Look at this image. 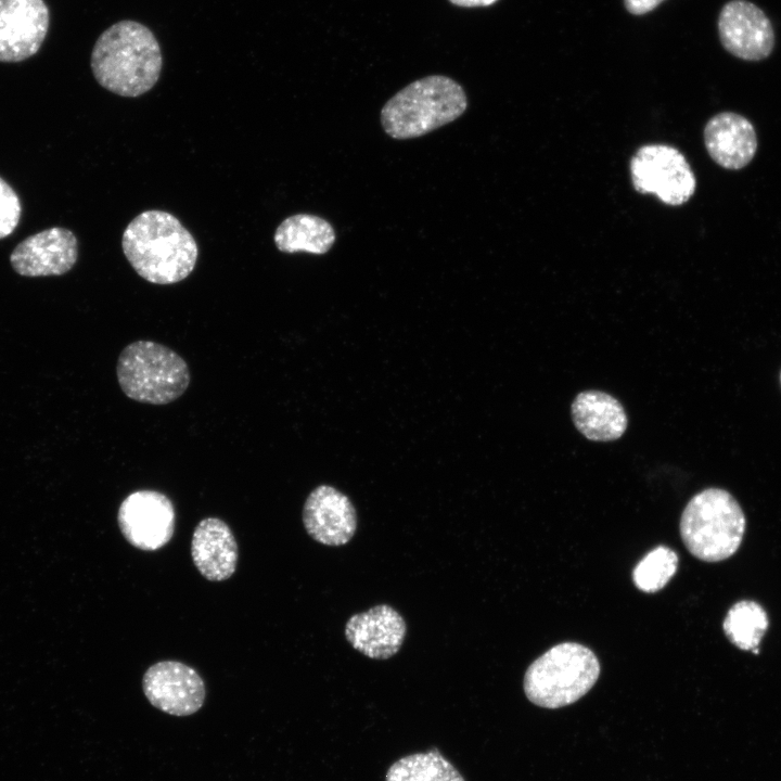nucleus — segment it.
Masks as SVG:
<instances>
[{
    "label": "nucleus",
    "instance_id": "1",
    "mask_svg": "<svg viewBox=\"0 0 781 781\" xmlns=\"http://www.w3.org/2000/svg\"><path fill=\"white\" fill-rule=\"evenodd\" d=\"M121 247L141 278L161 285L184 280L199 257L191 232L176 216L158 209L144 210L128 223Z\"/></svg>",
    "mask_w": 781,
    "mask_h": 781
},
{
    "label": "nucleus",
    "instance_id": "23",
    "mask_svg": "<svg viewBox=\"0 0 781 781\" xmlns=\"http://www.w3.org/2000/svg\"><path fill=\"white\" fill-rule=\"evenodd\" d=\"M626 9L636 15L644 14L655 9L664 0H624Z\"/></svg>",
    "mask_w": 781,
    "mask_h": 781
},
{
    "label": "nucleus",
    "instance_id": "13",
    "mask_svg": "<svg viewBox=\"0 0 781 781\" xmlns=\"http://www.w3.org/2000/svg\"><path fill=\"white\" fill-rule=\"evenodd\" d=\"M303 524L307 534L317 542L344 546L357 530V513L350 499L331 485L317 486L306 498Z\"/></svg>",
    "mask_w": 781,
    "mask_h": 781
},
{
    "label": "nucleus",
    "instance_id": "6",
    "mask_svg": "<svg viewBox=\"0 0 781 781\" xmlns=\"http://www.w3.org/2000/svg\"><path fill=\"white\" fill-rule=\"evenodd\" d=\"M116 374L123 393L150 405H166L184 394L190 371L171 348L152 341H136L120 353Z\"/></svg>",
    "mask_w": 781,
    "mask_h": 781
},
{
    "label": "nucleus",
    "instance_id": "19",
    "mask_svg": "<svg viewBox=\"0 0 781 781\" xmlns=\"http://www.w3.org/2000/svg\"><path fill=\"white\" fill-rule=\"evenodd\" d=\"M386 781H465L436 748L404 756L388 768Z\"/></svg>",
    "mask_w": 781,
    "mask_h": 781
},
{
    "label": "nucleus",
    "instance_id": "14",
    "mask_svg": "<svg viewBox=\"0 0 781 781\" xmlns=\"http://www.w3.org/2000/svg\"><path fill=\"white\" fill-rule=\"evenodd\" d=\"M345 638L358 652L372 660L397 654L407 635L402 615L388 604H377L354 614L345 625Z\"/></svg>",
    "mask_w": 781,
    "mask_h": 781
},
{
    "label": "nucleus",
    "instance_id": "7",
    "mask_svg": "<svg viewBox=\"0 0 781 781\" xmlns=\"http://www.w3.org/2000/svg\"><path fill=\"white\" fill-rule=\"evenodd\" d=\"M635 190L670 206L684 204L695 191V177L684 155L667 144L641 146L630 162Z\"/></svg>",
    "mask_w": 781,
    "mask_h": 781
},
{
    "label": "nucleus",
    "instance_id": "17",
    "mask_svg": "<svg viewBox=\"0 0 781 781\" xmlns=\"http://www.w3.org/2000/svg\"><path fill=\"white\" fill-rule=\"evenodd\" d=\"M571 410L576 428L589 440H616L626 432L628 419L625 409L607 393L596 389L580 392Z\"/></svg>",
    "mask_w": 781,
    "mask_h": 781
},
{
    "label": "nucleus",
    "instance_id": "8",
    "mask_svg": "<svg viewBox=\"0 0 781 781\" xmlns=\"http://www.w3.org/2000/svg\"><path fill=\"white\" fill-rule=\"evenodd\" d=\"M175 508L163 492L141 489L120 503L117 522L124 538L135 548L156 551L165 547L175 532Z\"/></svg>",
    "mask_w": 781,
    "mask_h": 781
},
{
    "label": "nucleus",
    "instance_id": "2",
    "mask_svg": "<svg viewBox=\"0 0 781 781\" xmlns=\"http://www.w3.org/2000/svg\"><path fill=\"white\" fill-rule=\"evenodd\" d=\"M91 71L104 89L128 98L150 91L157 82L163 56L153 31L130 20L104 30L91 53Z\"/></svg>",
    "mask_w": 781,
    "mask_h": 781
},
{
    "label": "nucleus",
    "instance_id": "4",
    "mask_svg": "<svg viewBox=\"0 0 781 781\" xmlns=\"http://www.w3.org/2000/svg\"><path fill=\"white\" fill-rule=\"evenodd\" d=\"M679 527L681 539L692 555L705 562H719L739 549L745 516L728 491L706 488L690 499Z\"/></svg>",
    "mask_w": 781,
    "mask_h": 781
},
{
    "label": "nucleus",
    "instance_id": "22",
    "mask_svg": "<svg viewBox=\"0 0 781 781\" xmlns=\"http://www.w3.org/2000/svg\"><path fill=\"white\" fill-rule=\"evenodd\" d=\"M21 212L16 192L0 177V239L9 236L16 229Z\"/></svg>",
    "mask_w": 781,
    "mask_h": 781
},
{
    "label": "nucleus",
    "instance_id": "15",
    "mask_svg": "<svg viewBox=\"0 0 781 781\" xmlns=\"http://www.w3.org/2000/svg\"><path fill=\"white\" fill-rule=\"evenodd\" d=\"M191 556L200 574L209 581L229 579L236 569L239 549L230 526L218 517H205L194 528Z\"/></svg>",
    "mask_w": 781,
    "mask_h": 781
},
{
    "label": "nucleus",
    "instance_id": "10",
    "mask_svg": "<svg viewBox=\"0 0 781 781\" xmlns=\"http://www.w3.org/2000/svg\"><path fill=\"white\" fill-rule=\"evenodd\" d=\"M49 21L43 0H0V62H21L36 54Z\"/></svg>",
    "mask_w": 781,
    "mask_h": 781
},
{
    "label": "nucleus",
    "instance_id": "20",
    "mask_svg": "<svg viewBox=\"0 0 781 781\" xmlns=\"http://www.w3.org/2000/svg\"><path fill=\"white\" fill-rule=\"evenodd\" d=\"M767 627L765 610L758 603L745 600L731 606L722 625L728 639L744 651L758 646Z\"/></svg>",
    "mask_w": 781,
    "mask_h": 781
},
{
    "label": "nucleus",
    "instance_id": "11",
    "mask_svg": "<svg viewBox=\"0 0 781 781\" xmlns=\"http://www.w3.org/2000/svg\"><path fill=\"white\" fill-rule=\"evenodd\" d=\"M718 30L725 49L742 60L759 61L772 51V25L767 15L752 2H728L719 14Z\"/></svg>",
    "mask_w": 781,
    "mask_h": 781
},
{
    "label": "nucleus",
    "instance_id": "9",
    "mask_svg": "<svg viewBox=\"0 0 781 781\" xmlns=\"http://www.w3.org/2000/svg\"><path fill=\"white\" fill-rule=\"evenodd\" d=\"M142 690L155 708L172 716H190L201 709L206 697L203 678L179 661H161L142 677Z\"/></svg>",
    "mask_w": 781,
    "mask_h": 781
},
{
    "label": "nucleus",
    "instance_id": "18",
    "mask_svg": "<svg viewBox=\"0 0 781 781\" xmlns=\"http://www.w3.org/2000/svg\"><path fill=\"white\" fill-rule=\"evenodd\" d=\"M336 233L324 218L312 214L286 217L276 229V247L287 254L298 252L323 255L334 245Z\"/></svg>",
    "mask_w": 781,
    "mask_h": 781
},
{
    "label": "nucleus",
    "instance_id": "16",
    "mask_svg": "<svg viewBox=\"0 0 781 781\" xmlns=\"http://www.w3.org/2000/svg\"><path fill=\"white\" fill-rule=\"evenodd\" d=\"M704 143L709 156L727 169L746 166L757 149L753 125L732 112L719 113L708 120L704 129Z\"/></svg>",
    "mask_w": 781,
    "mask_h": 781
},
{
    "label": "nucleus",
    "instance_id": "12",
    "mask_svg": "<svg viewBox=\"0 0 781 781\" xmlns=\"http://www.w3.org/2000/svg\"><path fill=\"white\" fill-rule=\"evenodd\" d=\"M78 258L75 234L61 227L35 233L13 249L10 263L24 277L61 276L68 272Z\"/></svg>",
    "mask_w": 781,
    "mask_h": 781
},
{
    "label": "nucleus",
    "instance_id": "5",
    "mask_svg": "<svg viewBox=\"0 0 781 781\" xmlns=\"http://www.w3.org/2000/svg\"><path fill=\"white\" fill-rule=\"evenodd\" d=\"M599 675V660L589 648L564 642L552 646L529 665L523 688L535 705L560 708L582 697Z\"/></svg>",
    "mask_w": 781,
    "mask_h": 781
},
{
    "label": "nucleus",
    "instance_id": "25",
    "mask_svg": "<svg viewBox=\"0 0 781 781\" xmlns=\"http://www.w3.org/2000/svg\"><path fill=\"white\" fill-rule=\"evenodd\" d=\"M780 379H781V376H780Z\"/></svg>",
    "mask_w": 781,
    "mask_h": 781
},
{
    "label": "nucleus",
    "instance_id": "3",
    "mask_svg": "<svg viewBox=\"0 0 781 781\" xmlns=\"http://www.w3.org/2000/svg\"><path fill=\"white\" fill-rule=\"evenodd\" d=\"M466 108V93L460 84L431 75L394 94L381 110V125L393 139H412L450 124Z\"/></svg>",
    "mask_w": 781,
    "mask_h": 781
},
{
    "label": "nucleus",
    "instance_id": "24",
    "mask_svg": "<svg viewBox=\"0 0 781 781\" xmlns=\"http://www.w3.org/2000/svg\"><path fill=\"white\" fill-rule=\"evenodd\" d=\"M452 4L464 7V8H474V7H487L491 5L498 0H449Z\"/></svg>",
    "mask_w": 781,
    "mask_h": 781
},
{
    "label": "nucleus",
    "instance_id": "21",
    "mask_svg": "<svg viewBox=\"0 0 781 781\" xmlns=\"http://www.w3.org/2000/svg\"><path fill=\"white\" fill-rule=\"evenodd\" d=\"M677 566V553L667 547L658 546L637 564L632 579L638 589L649 593L656 592L675 575Z\"/></svg>",
    "mask_w": 781,
    "mask_h": 781
}]
</instances>
